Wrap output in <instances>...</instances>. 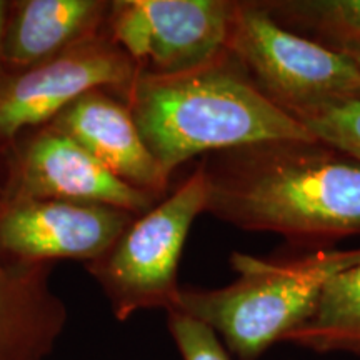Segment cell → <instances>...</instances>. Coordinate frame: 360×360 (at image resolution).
Returning a JSON list of instances; mask_svg holds the SVG:
<instances>
[{"mask_svg": "<svg viewBox=\"0 0 360 360\" xmlns=\"http://www.w3.org/2000/svg\"><path fill=\"white\" fill-rule=\"evenodd\" d=\"M134 60L107 30L72 51L27 69H0V152L20 134L42 127L96 89L125 97L137 79Z\"/></svg>", "mask_w": 360, "mask_h": 360, "instance_id": "cell-7", "label": "cell"}, {"mask_svg": "<svg viewBox=\"0 0 360 360\" xmlns=\"http://www.w3.org/2000/svg\"><path fill=\"white\" fill-rule=\"evenodd\" d=\"M135 217L97 202L0 199V257L19 264L94 262Z\"/></svg>", "mask_w": 360, "mask_h": 360, "instance_id": "cell-9", "label": "cell"}, {"mask_svg": "<svg viewBox=\"0 0 360 360\" xmlns=\"http://www.w3.org/2000/svg\"><path fill=\"white\" fill-rule=\"evenodd\" d=\"M110 170L139 191L162 199L170 177L143 142L127 103L109 90L96 89L75 98L52 122Z\"/></svg>", "mask_w": 360, "mask_h": 360, "instance_id": "cell-10", "label": "cell"}, {"mask_svg": "<svg viewBox=\"0 0 360 360\" xmlns=\"http://www.w3.org/2000/svg\"><path fill=\"white\" fill-rule=\"evenodd\" d=\"M207 179L202 162L167 197L135 217L105 254L85 264L101 285L117 321L146 309L174 307L180 255L193 220L205 212Z\"/></svg>", "mask_w": 360, "mask_h": 360, "instance_id": "cell-5", "label": "cell"}, {"mask_svg": "<svg viewBox=\"0 0 360 360\" xmlns=\"http://www.w3.org/2000/svg\"><path fill=\"white\" fill-rule=\"evenodd\" d=\"M335 51L345 53L350 60H354V64L357 65V69L360 70V44L359 45H347V47L335 49Z\"/></svg>", "mask_w": 360, "mask_h": 360, "instance_id": "cell-17", "label": "cell"}, {"mask_svg": "<svg viewBox=\"0 0 360 360\" xmlns=\"http://www.w3.org/2000/svg\"><path fill=\"white\" fill-rule=\"evenodd\" d=\"M283 342L319 354L360 355V262L327 283L310 317Z\"/></svg>", "mask_w": 360, "mask_h": 360, "instance_id": "cell-13", "label": "cell"}, {"mask_svg": "<svg viewBox=\"0 0 360 360\" xmlns=\"http://www.w3.org/2000/svg\"><path fill=\"white\" fill-rule=\"evenodd\" d=\"M229 51L270 103L300 124L360 101V70L335 49L282 27L262 0L237 2Z\"/></svg>", "mask_w": 360, "mask_h": 360, "instance_id": "cell-4", "label": "cell"}, {"mask_svg": "<svg viewBox=\"0 0 360 360\" xmlns=\"http://www.w3.org/2000/svg\"><path fill=\"white\" fill-rule=\"evenodd\" d=\"M236 7L232 0H115L105 30L139 74H182L227 51Z\"/></svg>", "mask_w": 360, "mask_h": 360, "instance_id": "cell-6", "label": "cell"}, {"mask_svg": "<svg viewBox=\"0 0 360 360\" xmlns=\"http://www.w3.org/2000/svg\"><path fill=\"white\" fill-rule=\"evenodd\" d=\"M278 24L330 49L360 44V0H262Z\"/></svg>", "mask_w": 360, "mask_h": 360, "instance_id": "cell-14", "label": "cell"}, {"mask_svg": "<svg viewBox=\"0 0 360 360\" xmlns=\"http://www.w3.org/2000/svg\"><path fill=\"white\" fill-rule=\"evenodd\" d=\"M167 326L182 360H231L217 334L205 323L169 310Z\"/></svg>", "mask_w": 360, "mask_h": 360, "instance_id": "cell-16", "label": "cell"}, {"mask_svg": "<svg viewBox=\"0 0 360 360\" xmlns=\"http://www.w3.org/2000/svg\"><path fill=\"white\" fill-rule=\"evenodd\" d=\"M302 124L315 139L360 159V101L330 107Z\"/></svg>", "mask_w": 360, "mask_h": 360, "instance_id": "cell-15", "label": "cell"}, {"mask_svg": "<svg viewBox=\"0 0 360 360\" xmlns=\"http://www.w3.org/2000/svg\"><path fill=\"white\" fill-rule=\"evenodd\" d=\"M202 165L205 212L242 231L290 242L360 233V159L319 139L229 148Z\"/></svg>", "mask_w": 360, "mask_h": 360, "instance_id": "cell-1", "label": "cell"}, {"mask_svg": "<svg viewBox=\"0 0 360 360\" xmlns=\"http://www.w3.org/2000/svg\"><path fill=\"white\" fill-rule=\"evenodd\" d=\"M359 262L360 249L317 250L289 260L233 252L236 281L220 289L180 287L170 310L212 328L238 360H257L307 321L337 274Z\"/></svg>", "mask_w": 360, "mask_h": 360, "instance_id": "cell-3", "label": "cell"}, {"mask_svg": "<svg viewBox=\"0 0 360 360\" xmlns=\"http://www.w3.org/2000/svg\"><path fill=\"white\" fill-rule=\"evenodd\" d=\"M105 0L7 2L0 39L4 69H27L52 60L105 30Z\"/></svg>", "mask_w": 360, "mask_h": 360, "instance_id": "cell-11", "label": "cell"}, {"mask_svg": "<svg viewBox=\"0 0 360 360\" xmlns=\"http://www.w3.org/2000/svg\"><path fill=\"white\" fill-rule=\"evenodd\" d=\"M7 2L0 0V39H2V29H4V19H6ZM0 69H2V62H0Z\"/></svg>", "mask_w": 360, "mask_h": 360, "instance_id": "cell-18", "label": "cell"}, {"mask_svg": "<svg viewBox=\"0 0 360 360\" xmlns=\"http://www.w3.org/2000/svg\"><path fill=\"white\" fill-rule=\"evenodd\" d=\"M124 102L167 177L197 155L315 139L304 124L259 92L229 49L209 64L182 74H139Z\"/></svg>", "mask_w": 360, "mask_h": 360, "instance_id": "cell-2", "label": "cell"}, {"mask_svg": "<svg viewBox=\"0 0 360 360\" xmlns=\"http://www.w3.org/2000/svg\"><path fill=\"white\" fill-rule=\"evenodd\" d=\"M52 269L0 257V360H45L64 334L69 314L51 287Z\"/></svg>", "mask_w": 360, "mask_h": 360, "instance_id": "cell-12", "label": "cell"}, {"mask_svg": "<svg viewBox=\"0 0 360 360\" xmlns=\"http://www.w3.org/2000/svg\"><path fill=\"white\" fill-rule=\"evenodd\" d=\"M0 199L97 202L135 215L160 200L115 177L51 124L20 134L0 152Z\"/></svg>", "mask_w": 360, "mask_h": 360, "instance_id": "cell-8", "label": "cell"}]
</instances>
